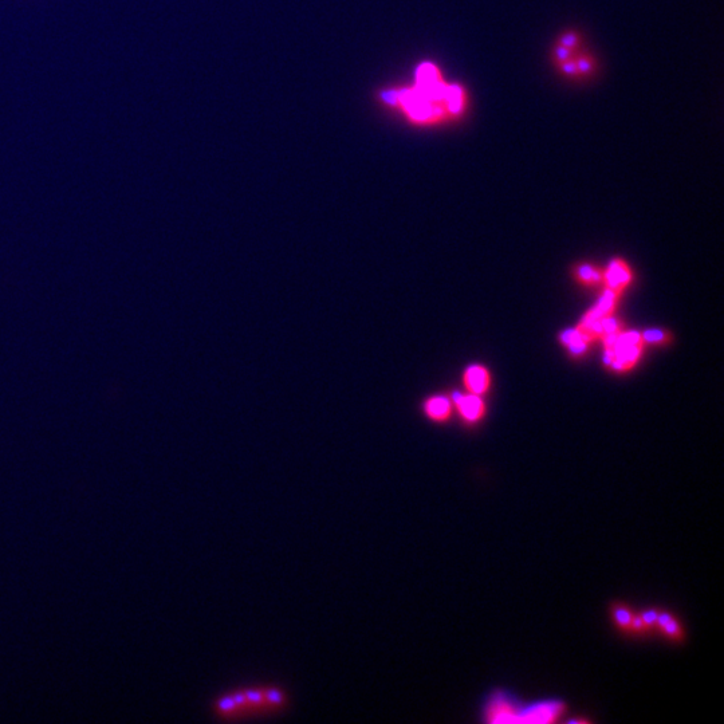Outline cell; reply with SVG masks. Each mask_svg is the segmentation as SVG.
Instances as JSON below:
<instances>
[{
	"label": "cell",
	"instance_id": "1",
	"mask_svg": "<svg viewBox=\"0 0 724 724\" xmlns=\"http://www.w3.org/2000/svg\"><path fill=\"white\" fill-rule=\"evenodd\" d=\"M375 102L383 112L412 127H432L455 116L463 106L462 90L447 85L432 62L415 69L411 84H389L376 90Z\"/></svg>",
	"mask_w": 724,
	"mask_h": 724
},
{
	"label": "cell",
	"instance_id": "2",
	"mask_svg": "<svg viewBox=\"0 0 724 724\" xmlns=\"http://www.w3.org/2000/svg\"><path fill=\"white\" fill-rule=\"evenodd\" d=\"M601 340L604 341V362L607 367L616 372H629L636 367L644 348L639 332L621 330Z\"/></svg>",
	"mask_w": 724,
	"mask_h": 724
},
{
	"label": "cell",
	"instance_id": "3",
	"mask_svg": "<svg viewBox=\"0 0 724 724\" xmlns=\"http://www.w3.org/2000/svg\"><path fill=\"white\" fill-rule=\"evenodd\" d=\"M522 708L505 692H495L486 704L485 722L515 724L521 720Z\"/></svg>",
	"mask_w": 724,
	"mask_h": 724
},
{
	"label": "cell",
	"instance_id": "4",
	"mask_svg": "<svg viewBox=\"0 0 724 724\" xmlns=\"http://www.w3.org/2000/svg\"><path fill=\"white\" fill-rule=\"evenodd\" d=\"M613 623L620 632L633 637L651 635L652 629L645 623L641 613L633 611L629 605L616 604L611 611Z\"/></svg>",
	"mask_w": 724,
	"mask_h": 724
},
{
	"label": "cell",
	"instance_id": "5",
	"mask_svg": "<svg viewBox=\"0 0 724 724\" xmlns=\"http://www.w3.org/2000/svg\"><path fill=\"white\" fill-rule=\"evenodd\" d=\"M566 707L562 702H539L521 710L523 724L556 723L565 714Z\"/></svg>",
	"mask_w": 724,
	"mask_h": 724
},
{
	"label": "cell",
	"instance_id": "6",
	"mask_svg": "<svg viewBox=\"0 0 724 724\" xmlns=\"http://www.w3.org/2000/svg\"><path fill=\"white\" fill-rule=\"evenodd\" d=\"M633 273L628 263L623 259L616 258L609 263L607 270L604 271V279L602 283L605 289L615 291L616 294H623L631 285Z\"/></svg>",
	"mask_w": 724,
	"mask_h": 724
},
{
	"label": "cell",
	"instance_id": "7",
	"mask_svg": "<svg viewBox=\"0 0 724 724\" xmlns=\"http://www.w3.org/2000/svg\"><path fill=\"white\" fill-rule=\"evenodd\" d=\"M454 403L460 416H462L467 423H479V421L486 416L487 408L482 396L474 395V393L470 392H456L454 395Z\"/></svg>",
	"mask_w": 724,
	"mask_h": 724
},
{
	"label": "cell",
	"instance_id": "8",
	"mask_svg": "<svg viewBox=\"0 0 724 724\" xmlns=\"http://www.w3.org/2000/svg\"><path fill=\"white\" fill-rule=\"evenodd\" d=\"M464 387L474 395L483 396L491 387L489 369L483 365L475 364L466 369L463 376Z\"/></svg>",
	"mask_w": 724,
	"mask_h": 724
},
{
	"label": "cell",
	"instance_id": "9",
	"mask_svg": "<svg viewBox=\"0 0 724 724\" xmlns=\"http://www.w3.org/2000/svg\"><path fill=\"white\" fill-rule=\"evenodd\" d=\"M655 629L660 633L661 637L672 641V643H683L684 639H686L683 625L670 612L657 611Z\"/></svg>",
	"mask_w": 724,
	"mask_h": 724
},
{
	"label": "cell",
	"instance_id": "10",
	"mask_svg": "<svg viewBox=\"0 0 724 724\" xmlns=\"http://www.w3.org/2000/svg\"><path fill=\"white\" fill-rule=\"evenodd\" d=\"M560 340L562 345L566 346L570 354L574 357L584 356L590 344L588 338H586L577 328L565 329L564 332L560 334Z\"/></svg>",
	"mask_w": 724,
	"mask_h": 724
},
{
	"label": "cell",
	"instance_id": "11",
	"mask_svg": "<svg viewBox=\"0 0 724 724\" xmlns=\"http://www.w3.org/2000/svg\"><path fill=\"white\" fill-rule=\"evenodd\" d=\"M574 278L578 283L584 286H596L602 283L604 279V271H601L600 267L590 265V263H584L576 267L574 270Z\"/></svg>",
	"mask_w": 724,
	"mask_h": 724
},
{
	"label": "cell",
	"instance_id": "12",
	"mask_svg": "<svg viewBox=\"0 0 724 724\" xmlns=\"http://www.w3.org/2000/svg\"><path fill=\"white\" fill-rule=\"evenodd\" d=\"M426 412L432 420L446 421L450 419L451 416L450 400L443 396L432 397V399L427 401Z\"/></svg>",
	"mask_w": 724,
	"mask_h": 724
},
{
	"label": "cell",
	"instance_id": "13",
	"mask_svg": "<svg viewBox=\"0 0 724 724\" xmlns=\"http://www.w3.org/2000/svg\"><path fill=\"white\" fill-rule=\"evenodd\" d=\"M641 338H643L644 344L663 345L670 341V333L663 329H649L641 334Z\"/></svg>",
	"mask_w": 724,
	"mask_h": 724
}]
</instances>
